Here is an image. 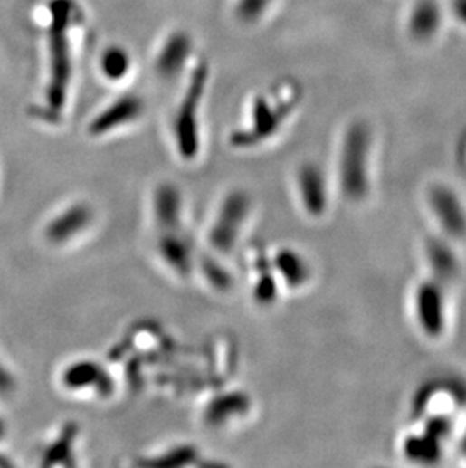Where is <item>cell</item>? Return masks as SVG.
<instances>
[{"label":"cell","instance_id":"obj_1","mask_svg":"<svg viewBox=\"0 0 466 468\" xmlns=\"http://www.w3.org/2000/svg\"><path fill=\"white\" fill-rule=\"evenodd\" d=\"M82 13L76 0H55L52 5V26L49 28L51 47V81L47 102L53 111L64 110L73 76V42L70 29L81 24Z\"/></svg>","mask_w":466,"mask_h":468},{"label":"cell","instance_id":"obj_2","mask_svg":"<svg viewBox=\"0 0 466 468\" xmlns=\"http://www.w3.org/2000/svg\"><path fill=\"white\" fill-rule=\"evenodd\" d=\"M209 81V65L200 61L195 65L188 78L184 96L171 117V137L176 152L184 161H195L199 157L200 110L204 102V90Z\"/></svg>","mask_w":466,"mask_h":468},{"label":"cell","instance_id":"obj_3","mask_svg":"<svg viewBox=\"0 0 466 468\" xmlns=\"http://www.w3.org/2000/svg\"><path fill=\"white\" fill-rule=\"evenodd\" d=\"M292 110V99L279 91L261 93L250 108L249 125L231 137L236 148H252L279 132Z\"/></svg>","mask_w":466,"mask_h":468},{"label":"cell","instance_id":"obj_4","mask_svg":"<svg viewBox=\"0 0 466 468\" xmlns=\"http://www.w3.org/2000/svg\"><path fill=\"white\" fill-rule=\"evenodd\" d=\"M412 319L424 339L441 341L450 328V303L442 281L423 279L412 290Z\"/></svg>","mask_w":466,"mask_h":468},{"label":"cell","instance_id":"obj_5","mask_svg":"<svg viewBox=\"0 0 466 468\" xmlns=\"http://www.w3.org/2000/svg\"><path fill=\"white\" fill-rule=\"evenodd\" d=\"M252 213V199L244 191H232L223 199L208 232L213 251L229 255L240 242Z\"/></svg>","mask_w":466,"mask_h":468},{"label":"cell","instance_id":"obj_6","mask_svg":"<svg viewBox=\"0 0 466 468\" xmlns=\"http://www.w3.org/2000/svg\"><path fill=\"white\" fill-rule=\"evenodd\" d=\"M357 130L347 135L339 158V186L347 200L362 202L371 193L369 186V161L366 146L360 143Z\"/></svg>","mask_w":466,"mask_h":468},{"label":"cell","instance_id":"obj_7","mask_svg":"<svg viewBox=\"0 0 466 468\" xmlns=\"http://www.w3.org/2000/svg\"><path fill=\"white\" fill-rule=\"evenodd\" d=\"M144 111L146 103L141 96L135 93L121 94L90 121L88 134L96 138L114 134L117 130L137 123L143 117Z\"/></svg>","mask_w":466,"mask_h":468},{"label":"cell","instance_id":"obj_8","mask_svg":"<svg viewBox=\"0 0 466 468\" xmlns=\"http://www.w3.org/2000/svg\"><path fill=\"white\" fill-rule=\"evenodd\" d=\"M430 215L436 220L443 234L452 242H466V208L459 196L450 188L438 186L430 188L427 195Z\"/></svg>","mask_w":466,"mask_h":468},{"label":"cell","instance_id":"obj_9","mask_svg":"<svg viewBox=\"0 0 466 468\" xmlns=\"http://www.w3.org/2000/svg\"><path fill=\"white\" fill-rule=\"evenodd\" d=\"M94 223V209L85 202H76L52 218L46 227V238L55 246H65L82 237Z\"/></svg>","mask_w":466,"mask_h":468},{"label":"cell","instance_id":"obj_10","mask_svg":"<svg viewBox=\"0 0 466 468\" xmlns=\"http://www.w3.org/2000/svg\"><path fill=\"white\" fill-rule=\"evenodd\" d=\"M157 252L162 263L176 276L188 278L193 273L195 267V253L184 227L175 231H161V235L157 237Z\"/></svg>","mask_w":466,"mask_h":468},{"label":"cell","instance_id":"obj_11","mask_svg":"<svg viewBox=\"0 0 466 468\" xmlns=\"http://www.w3.org/2000/svg\"><path fill=\"white\" fill-rule=\"evenodd\" d=\"M61 382L65 388L74 393L91 391L99 396L111 395V376L99 362L92 359L71 362L62 373Z\"/></svg>","mask_w":466,"mask_h":468},{"label":"cell","instance_id":"obj_12","mask_svg":"<svg viewBox=\"0 0 466 468\" xmlns=\"http://www.w3.org/2000/svg\"><path fill=\"white\" fill-rule=\"evenodd\" d=\"M193 55V40L185 31H175L162 42L157 58L155 72L164 81L175 80L188 64Z\"/></svg>","mask_w":466,"mask_h":468},{"label":"cell","instance_id":"obj_13","mask_svg":"<svg viewBox=\"0 0 466 468\" xmlns=\"http://www.w3.org/2000/svg\"><path fill=\"white\" fill-rule=\"evenodd\" d=\"M297 196L310 217L324 215L328 206V182L315 164H303L297 172Z\"/></svg>","mask_w":466,"mask_h":468},{"label":"cell","instance_id":"obj_14","mask_svg":"<svg viewBox=\"0 0 466 468\" xmlns=\"http://www.w3.org/2000/svg\"><path fill=\"white\" fill-rule=\"evenodd\" d=\"M270 261L281 288L290 291H300L314 278L309 261L306 260V256L297 249H291V247L277 249Z\"/></svg>","mask_w":466,"mask_h":468},{"label":"cell","instance_id":"obj_15","mask_svg":"<svg viewBox=\"0 0 466 468\" xmlns=\"http://www.w3.org/2000/svg\"><path fill=\"white\" fill-rule=\"evenodd\" d=\"M252 408L249 395L231 391L214 397L204 411V422L209 427H226L235 420L244 418Z\"/></svg>","mask_w":466,"mask_h":468},{"label":"cell","instance_id":"obj_16","mask_svg":"<svg viewBox=\"0 0 466 468\" xmlns=\"http://www.w3.org/2000/svg\"><path fill=\"white\" fill-rule=\"evenodd\" d=\"M153 217L157 229L161 231H175L184 227V202L180 191L175 186L164 184L157 188L153 197Z\"/></svg>","mask_w":466,"mask_h":468},{"label":"cell","instance_id":"obj_17","mask_svg":"<svg viewBox=\"0 0 466 468\" xmlns=\"http://www.w3.org/2000/svg\"><path fill=\"white\" fill-rule=\"evenodd\" d=\"M132 60L125 47L109 46L100 56V70L109 82H120L129 74Z\"/></svg>","mask_w":466,"mask_h":468},{"label":"cell","instance_id":"obj_18","mask_svg":"<svg viewBox=\"0 0 466 468\" xmlns=\"http://www.w3.org/2000/svg\"><path fill=\"white\" fill-rule=\"evenodd\" d=\"M78 426L76 425H67L64 431L61 434L52 447L47 449L44 459H46V465H55V463H62V465H71L70 459L73 458V447L76 444V438H78Z\"/></svg>","mask_w":466,"mask_h":468},{"label":"cell","instance_id":"obj_19","mask_svg":"<svg viewBox=\"0 0 466 468\" xmlns=\"http://www.w3.org/2000/svg\"><path fill=\"white\" fill-rule=\"evenodd\" d=\"M200 458L199 450L193 445H180L176 449H171L166 454L157 456V458L146 459L143 465L148 467H179V465H191Z\"/></svg>","mask_w":466,"mask_h":468},{"label":"cell","instance_id":"obj_20","mask_svg":"<svg viewBox=\"0 0 466 468\" xmlns=\"http://www.w3.org/2000/svg\"><path fill=\"white\" fill-rule=\"evenodd\" d=\"M272 0H236L235 15L241 24H254L267 14Z\"/></svg>","mask_w":466,"mask_h":468},{"label":"cell","instance_id":"obj_21","mask_svg":"<svg viewBox=\"0 0 466 468\" xmlns=\"http://www.w3.org/2000/svg\"><path fill=\"white\" fill-rule=\"evenodd\" d=\"M202 270H204V278L208 279V282L217 291L231 290V274L227 273L226 270L223 269V265L218 264L217 261L208 258V261L202 263Z\"/></svg>","mask_w":466,"mask_h":468}]
</instances>
